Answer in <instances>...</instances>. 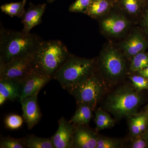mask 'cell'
Wrapping results in <instances>:
<instances>
[{"label": "cell", "instance_id": "f546056e", "mask_svg": "<svg viewBox=\"0 0 148 148\" xmlns=\"http://www.w3.org/2000/svg\"><path fill=\"white\" fill-rule=\"evenodd\" d=\"M138 124L141 133L146 131L148 125V112H146L143 113L137 114Z\"/></svg>", "mask_w": 148, "mask_h": 148}, {"label": "cell", "instance_id": "4316f807", "mask_svg": "<svg viewBox=\"0 0 148 148\" xmlns=\"http://www.w3.org/2000/svg\"><path fill=\"white\" fill-rule=\"evenodd\" d=\"M134 88L140 91L148 89V79L140 75H132L129 77Z\"/></svg>", "mask_w": 148, "mask_h": 148}, {"label": "cell", "instance_id": "5bb4252c", "mask_svg": "<svg viewBox=\"0 0 148 148\" xmlns=\"http://www.w3.org/2000/svg\"><path fill=\"white\" fill-rule=\"evenodd\" d=\"M73 148H96L98 136L82 125H75Z\"/></svg>", "mask_w": 148, "mask_h": 148}, {"label": "cell", "instance_id": "ffe728a7", "mask_svg": "<svg viewBox=\"0 0 148 148\" xmlns=\"http://www.w3.org/2000/svg\"><path fill=\"white\" fill-rule=\"evenodd\" d=\"M94 121L97 131L112 127L115 123L114 120L110 115L101 108L95 111Z\"/></svg>", "mask_w": 148, "mask_h": 148}, {"label": "cell", "instance_id": "8fae6325", "mask_svg": "<svg viewBox=\"0 0 148 148\" xmlns=\"http://www.w3.org/2000/svg\"><path fill=\"white\" fill-rule=\"evenodd\" d=\"M58 127L51 138L54 148H73L75 126L62 117L58 122Z\"/></svg>", "mask_w": 148, "mask_h": 148}, {"label": "cell", "instance_id": "277c9868", "mask_svg": "<svg viewBox=\"0 0 148 148\" xmlns=\"http://www.w3.org/2000/svg\"><path fill=\"white\" fill-rule=\"evenodd\" d=\"M95 58L88 59L71 54L53 77L61 86L69 90L82 82L95 68Z\"/></svg>", "mask_w": 148, "mask_h": 148}, {"label": "cell", "instance_id": "5b68a950", "mask_svg": "<svg viewBox=\"0 0 148 148\" xmlns=\"http://www.w3.org/2000/svg\"><path fill=\"white\" fill-rule=\"evenodd\" d=\"M142 101L139 90L124 87L114 91L106 100V108L116 118L130 117L136 114Z\"/></svg>", "mask_w": 148, "mask_h": 148}, {"label": "cell", "instance_id": "3957f363", "mask_svg": "<svg viewBox=\"0 0 148 148\" xmlns=\"http://www.w3.org/2000/svg\"><path fill=\"white\" fill-rule=\"evenodd\" d=\"M126 59L116 44L109 42L102 47L95 66L104 80L113 84L121 80L127 74Z\"/></svg>", "mask_w": 148, "mask_h": 148}, {"label": "cell", "instance_id": "ac0fdd59", "mask_svg": "<svg viewBox=\"0 0 148 148\" xmlns=\"http://www.w3.org/2000/svg\"><path fill=\"white\" fill-rule=\"evenodd\" d=\"M93 110L88 105H79L78 108L69 122L75 125H87L93 116Z\"/></svg>", "mask_w": 148, "mask_h": 148}, {"label": "cell", "instance_id": "4fadbf2b", "mask_svg": "<svg viewBox=\"0 0 148 148\" xmlns=\"http://www.w3.org/2000/svg\"><path fill=\"white\" fill-rule=\"evenodd\" d=\"M47 8L46 3L35 5L30 3L29 7L26 10L22 19L23 24L22 32L29 34L32 29L39 25L42 22V18Z\"/></svg>", "mask_w": 148, "mask_h": 148}, {"label": "cell", "instance_id": "d590c367", "mask_svg": "<svg viewBox=\"0 0 148 148\" xmlns=\"http://www.w3.org/2000/svg\"><path fill=\"white\" fill-rule=\"evenodd\" d=\"M144 1V2H148V0H143Z\"/></svg>", "mask_w": 148, "mask_h": 148}, {"label": "cell", "instance_id": "44dd1931", "mask_svg": "<svg viewBox=\"0 0 148 148\" xmlns=\"http://www.w3.org/2000/svg\"><path fill=\"white\" fill-rule=\"evenodd\" d=\"M26 147L29 148H54L51 138H42L34 135L23 138Z\"/></svg>", "mask_w": 148, "mask_h": 148}, {"label": "cell", "instance_id": "83f0119b", "mask_svg": "<svg viewBox=\"0 0 148 148\" xmlns=\"http://www.w3.org/2000/svg\"><path fill=\"white\" fill-rule=\"evenodd\" d=\"M129 128L130 135L132 138L142 135L138 124L137 114L129 118Z\"/></svg>", "mask_w": 148, "mask_h": 148}, {"label": "cell", "instance_id": "ba28073f", "mask_svg": "<svg viewBox=\"0 0 148 148\" xmlns=\"http://www.w3.org/2000/svg\"><path fill=\"white\" fill-rule=\"evenodd\" d=\"M128 59L148 49V39L139 26L133 27L122 40L116 44Z\"/></svg>", "mask_w": 148, "mask_h": 148}, {"label": "cell", "instance_id": "30bf717a", "mask_svg": "<svg viewBox=\"0 0 148 148\" xmlns=\"http://www.w3.org/2000/svg\"><path fill=\"white\" fill-rule=\"evenodd\" d=\"M51 80L34 70L20 81L19 101L26 97L38 94L40 90Z\"/></svg>", "mask_w": 148, "mask_h": 148}, {"label": "cell", "instance_id": "d4e9b609", "mask_svg": "<svg viewBox=\"0 0 148 148\" xmlns=\"http://www.w3.org/2000/svg\"><path fill=\"white\" fill-rule=\"evenodd\" d=\"M122 143L116 139L98 136L96 148H117L121 147Z\"/></svg>", "mask_w": 148, "mask_h": 148}, {"label": "cell", "instance_id": "7a4b0ae2", "mask_svg": "<svg viewBox=\"0 0 148 148\" xmlns=\"http://www.w3.org/2000/svg\"><path fill=\"white\" fill-rule=\"evenodd\" d=\"M71 54L61 40H43L35 53L34 70L52 79Z\"/></svg>", "mask_w": 148, "mask_h": 148}, {"label": "cell", "instance_id": "9c48e42d", "mask_svg": "<svg viewBox=\"0 0 148 148\" xmlns=\"http://www.w3.org/2000/svg\"><path fill=\"white\" fill-rule=\"evenodd\" d=\"M35 53L0 64V79H11L21 81L34 71Z\"/></svg>", "mask_w": 148, "mask_h": 148}, {"label": "cell", "instance_id": "f1b7e54d", "mask_svg": "<svg viewBox=\"0 0 148 148\" xmlns=\"http://www.w3.org/2000/svg\"><path fill=\"white\" fill-rule=\"evenodd\" d=\"M148 39V6H145L138 24Z\"/></svg>", "mask_w": 148, "mask_h": 148}, {"label": "cell", "instance_id": "7402d4cb", "mask_svg": "<svg viewBox=\"0 0 148 148\" xmlns=\"http://www.w3.org/2000/svg\"><path fill=\"white\" fill-rule=\"evenodd\" d=\"M148 66V53L140 52L130 59L129 70L132 73H138Z\"/></svg>", "mask_w": 148, "mask_h": 148}, {"label": "cell", "instance_id": "cb8c5ba5", "mask_svg": "<svg viewBox=\"0 0 148 148\" xmlns=\"http://www.w3.org/2000/svg\"><path fill=\"white\" fill-rule=\"evenodd\" d=\"M1 148H24L26 147L23 138L16 139L6 137L1 139L0 143Z\"/></svg>", "mask_w": 148, "mask_h": 148}, {"label": "cell", "instance_id": "836d02e7", "mask_svg": "<svg viewBox=\"0 0 148 148\" xmlns=\"http://www.w3.org/2000/svg\"><path fill=\"white\" fill-rule=\"evenodd\" d=\"M55 1L56 0H47V2L49 3H52Z\"/></svg>", "mask_w": 148, "mask_h": 148}, {"label": "cell", "instance_id": "7c38bea8", "mask_svg": "<svg viewBox=\"0 0 148 148\" xmlns=\"http://www.w3.org/2000/svg\"><path fill=\"white\" fill-rule=\"evenodd\" d=\"M38 94L28 96L20 101L22 106V115L29 130L38 124L42 117L38 102Z\"/></svg>", "mask_w": 148, "mask_h": 148}, {"label": "cell", "instance_id": "2e32d148", "mask_svg": "<svg viewBox=\"0 0 148 148\" xmlns=\"http://www.w3.org/2000/svg\"><path fill=\"white\" fill-rule=\"evenodd\" d=\"M116 3V0H95L88 9L85 14L98 20L114 8Z\"/></svg>", "mask_w": 148, "mask_h": 148}, {"label": "cell", "instance_id": "e0dca14e", "mask_svg": "<svg viewBox=\"0 0 148 148\" xmlns=\"http://www.w3.org/2000/svg\"><path fill=\"white\" fill-rule=\"evenodd\" d=\"M20 81L11 79H0V96L12 101L19 98Z\"/></svg>", "mask_w": 148, "mask_h": 148}, {"label": "cell", "instance_id": "1f68e13d", "mask_svg": "<svg viewBox=\"0 0 148 148\" xmlns=\"http://www.w3.org/2000/svg\"><path fill=\"white\" fill-rule=\"evenodd\" d=\"M138 74L148 79V66L138 72Z\"/></svg>", "mask_w": 148, "mask_h": 148}, {"label": "cell", "instance_id": "52a82bcc", "mask_svg": "<svg viewBox=\"0 0 148 148\" xmlns=\"http://www.w3.org/2000/svg\"><path fill=\"white\" fill-rule=\"evenodd\" d=\"M95 71L86 79L68 90L78 106L88 105L93 110L101 99L103 90V83Z\"/></svg>", "mask_w": 148, "mask_h": 148}, {"label": "cell", "instance_id": "9a60e30c", "mask_svg": "<svg viewBox=\"0 0 148 148\" xmlns=\"http://www.w3.org/2000/svg\"><path fill=\"white\" fill-rule=\"evenodd\" d=\"M143 0H116V7L135 22L138 24L145 8Z\"/></svg>", "mask_w": 148, "mask_h": 148}, {"label": "cell", "instance_id": "8992f818", "mask_svg": "<svg viewBox=\"0 0 148 148\" xmlns=\"http://www.w3.org/2000/svg\"><path fill=\"white\" fill-rule=\"evenodd\" d=\"M98 20L101 33L107 38L115 39H123L136 24L116 6Z\"/></svg>", "mask_w": 148, "mask_h": 148}, {"label": "cell", "instance_id": "d6a6232c", "mask_svg": "<svg viewBox=\"0 0 148 148\" xmlns=\"http://www.w3.org/2000/svg\"><path fill=\"white\" fill-rule=\"evenodd\" d=\"M145 137L146 139H147V141L148 146V125L146 130L145 134Z\"/></svg>", "mask_w": 148, "mask_h": 148}, {"label": "cell", "instance_id": "484cf974", "mask_svg": "<svg viewBox=\"0 0 148 148\" xmlns=\"http://www.w3.org/2000/svg\"><path fill=\"white\" fill-rule=\"evenodd\" d=\"M22 117L16 114H11L6 117L5 120L6 127L11 130H16L21 127L23 123Z\"/></svg>", "mask_w": 148, "mask_h": 148}, {"label": "cell", "instance_id": "603a6c76", "mask_svg": "<svg viewBox=\"0 0 148 148\" xmlns=\"http://www.w3.org/2000/svg\"><path fill=\"white\" fill-rule=\"evenodd\" d=\"M95 0H76L69 6L71 12L82 13L85 14L88 9Z\"/></svg>", "mask_w": 148, "mask_h": 148}, {"label": "cell", "instance_id": "6da1fadb", "mask_svg": "<svg viewBox=\"0 0 148 148\" xmlns=\"http://www.w3.org/2000/svg\"><path fill=\"white\" fill-rule=\"evenodd\" d=\"M43 40L36 34H29L1 27L0 64L34 53Z\"/></svg>", "mask_w": 148, "mask_h": 148}, {"label": "cell", "instance_id": "d6986e66", "mask_svg": "<svg viewBox=\"0 0 148 148\" xmlns=\"http://www.w3.org/2000/svg\"><path fill=\"white\" fill-rule=\"evenodd\" d=\"M27 0H22L18 2H12L4 4L1 6L2 12L10 17L22 18L26 12L25 6Z\"/></svg>", "mask_w": 148, "mask_h": 148}, {"label": "cell", "instance_id": "4dcf8cb0", "mask_svg": "<svg viewBox=\"0 0 148 148\" xmlns=\"http://www.w3.org/2000/svg\"><path fill=\"white\" fill-rule=\"evenodd\" d=\"M147 146V141L145 136H142L140 135L132 138L131 148H145Z\"/></svg>", "mask_w": 148, "mask_h": 148}, {"label": "cell", "instance_id": "e575fe53", "mask_svg": "<svg viewBox=\"0 0 148 148\" xmlns=\"http://www.w3.org/2000/svg\"><path fill=\"white\" fill-rule=\"evenodd\" d=\"M146 112H148V104L146 107Z\"/></svg>", "mask_w": 148, "mask_h": 148}]
</instances>
